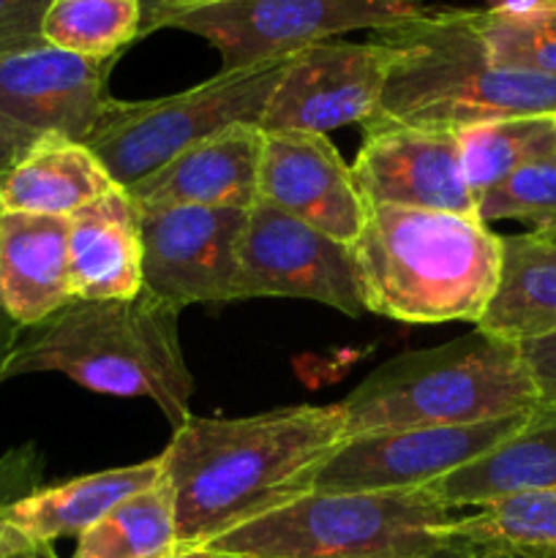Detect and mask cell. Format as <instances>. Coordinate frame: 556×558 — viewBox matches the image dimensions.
<instances>
[{"label":"cell","mask_w":556,"mask_h":558,"mask_svg":"<svg viewBox=\"0 0 556 558\" xmlns=\"http://www.w3.org/2000/svg\"><path fill=\"white\" fill-rule=\"evenodd\" d=\"M478 218L491 221H523L532 232L556 227V156L527 163L510 178L478 196Z\"/></svg>","instance_id":"obj_28"},{"label":"cell","mask_w":556,"mask_h":558,"mask_svg":"<svg viewBox=\"0 0 556 558\" xmlns=\"http://www.w3.org/2000/svg\"><path fill=\"white\" fill-rule=\"evenodd\" d=\"M289 58L218 71L213 80L150 101H109L85 145L114 185L129 189L158 167L232 125H259Z\"/></svg>","instance_id":"obj_7"},{"label":"cell","mask_w":556,"mask_h":558,"mask_svg":"<svg viewBox=\"0 0 556 558\" xmlns=\"http://www.w3.org/2000/svg\"><path fill=\"white\" fill-rule=\"evenodd\" d=\"M543 488H556V401H540L516 434L423 490L458 512Z\"/></svg>","instance_id":"obj_17"},{"label":"cell","mask_w":556,"mask_h":558,"mask_svg":"<svg viewBox=\"0 0 556 558\" xmlns=\"http://www.w3.org/2000/svg\"><path fill=\"white\" fill-rule=\"evenodd\" d=\"M161 480V458H153L134 466L85 474L52 488H36L5 505L3 512L22 534L36 543L52 545L63 537H80L120 501L153 488Z\"/></svg>","instance_id":"obj_21"},{"label":"cell","mask_w":556,"mask_h":558,"mask_svg":"<svg viewBox=\"0 0 556 558\" xmlns=\"http://www.w3.org/2000/svg\"><path fill=\"white\" fill-rule=\"evenodd\" d=\"M240 294L298 298L347 316L365 314L349 245L256 199L240 238Z\"/></svg>","instance_id":"obj_11"},{"label":"cell","mask_w":556,"mask_h":558,"mask_svg":"<svg viewBox=\"0 0 556 558\" xmlns=\"http://www.w3.org/2000/svg\"><path fill=\"white\" fill-rule=\"evenodd\" d=\"M234 207H164L142 213L145 292L172 308L240 303V238Z\"/></svg>","instance_id":"obj_10"},{"label":"cell","mask_w":556,"mask_h":558,"mask_svg":"<svg viewBox=\"0 0 556 558\" xmlns=\"http://www.w3.org/2000/svg\"><path fill=\"white\" fill-rule=\"evenodd\" d=\"M142 213L114 185L69 218V270L74 300H131L142 278Z\"/></svg>","instance_id":"obj_18"},{"label":"cell","mask_w":556,"mask_h":558,"mask_svg":"<svg viewBox=\"0 0 556 558\" xmlns=\"http://www.w3.org/2000/svg\"><path fill=\"white\" fill-rule=\"evenodd\" d=\"M114 189L85 142L49 134L20 153L0 178V213L71 218Z\"/></svg>","instance_id":"obj_20"},{"label":"cell","mask_w":556,"mask_h":558,"mask_svg":"<svg viewBox=\"0 0 556 558\" xmlns=\"http://www.w3.org/2000/svg\"><path fill=\"white\" fill-rule=\"evenodd\" d=\"M363 131L352 178L365 207L478 216L456 134L398 123H368Z\"/></svg>","instance_id":"obj_14"},{"label":"cell","mask_w":556,"mask_h":558,"mask_svg":"<svg viewBox=\"0 0 556 558\" xmlns=\"http://www.w3.org/2000/svg\"><path fill=\"white\" fill-rule=\"evenodd\" d=\"M540 403L521 347L474 327L434 349L403 352L371 371L338 407L347 436L474 425Z\"/></svg>","instance_id":"obj_5"},{"label":"cell","mask_w":556,"mask_h":558,"mask_svg":"<svg viewBox=\"0 0 556 558\" xmlns=\"http://www.w3.org/2000/svg\"><path fill=\"white\" fill-rule=\"evenodd\" d=\"M142 3V36L153 33L156 22L161 20L164 14L174 9H185V5H196V3H210V0H140Z\"/></svg>","instance_id":"obj_33"},{"label":"cell","mask_w":556,"mask_h":558,"mask_svg":"<svg viewBox=\"0 0 556 558\" xmlns=\"http://www.w3.org/2000/svg\"><path fill=\"white\" fill-rule=\"evenodd\" d=\"M38 477L41 458L31 445L0 458V558H58L52 545L36 543L22 534L3 512L5 505L33 494L38 488Z\"/></svg>","instance_id":"obj_29"},{"label":"cell","mask_w":556,"mask_h":558,"mask_svg":"<svg viewBox=\"0 0 556 558\" xmlns=\"http://www.w3.org/2000/svg\"><path fill=\"white\" fill-rule=\"evenodd\" d=\"M534 234H540V238L548 240V243H554V245H556V227H554V229H548V232H534Z\"/></svg>","instance_id":"obj_37"},{"label":"cell","mask_w":556,"mask_h":558,"mask_svg":"<svg viewBox=\"0 0 556 558\" xmlns=\"http://www.w3.org/2000/svg\"><path fill=\"white\" fill-rule=\"evenodd\" d=\"M458 512L425 490L305 494L205 548L238 558H436Z\"/></svg>","instance_id":"obj_6"},{"label":"cell","mask_w":556,"mask_h":558,"mask_svg":"<svg viewBox=\"0 0 556 558\" xmlns=\"http://www.w3.org/2000/svg\"><path fill=\"white\" fill-rule=\"evenodd\" d=\"M112 65L49 44L0 54V142L20 153L49 134L85 142L112 101Z\"/></svg>","instance_id":"obj_12"},{"label":"cell","mask_w":556,"mask_h":558,"mask_svg":"<svg viewBox=\"0 0 556 558\" xmlns=\"http://www.w3.org/2000/svg\"><path fill=\"white\" fill-rule=\"evenodd\" d=\"M436 558H521V556H505V554H491V550H480V548H469V545L458 543L456 548H450L447 554L436 556Z\"/></svg>","instance_id":"obj_34"},{"label":"cell","mask_w":556,"mask_h":558,"mask_svg":"<svg viewBox=\"0 0 556 558\" xmlns=\"http://www.w3.org/2000/svg\"><path fill=\"white\" fill-rule=\"evenodd\" d=\"M425 0H210L164 14L153 33L200 36L221 54V71L292 58L349 31H382L420 16Z\"/></svg>","instance_id":"obj_8"},{"label":"cell","mask_w":556,"mask_h":558,"mask_svg":"<svg viewBox=\"0 0 556 558\" xmlns=\"http://www.w3.org/2000/svg\"><path fill=\"white\" fill-rule=\"evenodd\" d=\"M347 439L338 403L251 417H194L161 452L178 543L205 548L254 518L311 494V474Z\"/></svg>","instance_id":"obj_1"},{"label":"cell","mask_w":556,"mask_h":558,"mask_svg":"<svg viewBox=\"0 0 556 558\" xmlns=\"http://www.w3.org/2000/svg\"><path fill=\"white\" fill-rule=\"evenodd\" d=\"M74 300L69 218L0 213V303L27 330Z\"/></svg>","instance_id":"obj_19"},{"label":"cell","mask_w":556,"mask_h":558,"mask_svg":"<svg viewBox=\"0 0 556 558\" xmlns=\"http://www.w3.org/2000/svg\"><path fill=\"white\" fill-rule=\"evenodd\" d=\"M374 41L387 52V80L371 123L456 134L491 120L556 114V76L494 63L472 9H425L374 31Z\"/></svg>","instance_id":"obj_3"},{"label":"cell","mask_w":556,"mask_h":558,"mask_svg":"<svg viewBox=\"0 0 556 558\" xmlns=\"http://www.w3.org/2000/svg\"><path fill=\"white\" fill-rule=\"evenodd\" d=\"M385 80L387 52L374 38L305 47L283 65L259 129L327 136L343 125H365L379 112Z\"/></svg>","instance_id":"obj_13"},{"label":"cell","mask_w":556,"mask_h":558,"mask_svg":"<svg viewBox=\"0 0 556 558\" xmlns=\"http://www.w3.org/2000/svg\"><path fill=\"white\" fill-rule=\"evenodd\" d=\"M463 178L474 202L516 169L556 156V114L491 120L456 131Z\"/></svg>","instance_id":"obj_23"},{"label":"cell","mask_w":556,"mask_h":558,"mask_svg":"<svg viewBox=\"0 0 556 558\" xmlns=\"http://www.w3.org/2000/svg\"><path fill=\"white\" fill-rule=\"evenodd\" d=\"M349 251L363 308L403 325H478L499 283L501 234L478 216L365 207Z\"/></svg>","instance_id":"obj_2"},{"label":"cell","mask_w":556,"mask_h":558,"mask_svg":"<svg viewBox=\"0 0 556 558\" xmlns=\"http://www.w3.org/2000/svg\"><path fill=\"white\" fill-rule=\"evenodd\" d=\"M259 125H232L207 136L125 189L140 213L164 207H234L249 210L259 191Z\"/></svg>","instance_id":"obj_16"},{"label":"cell","mask_w":556,"mask_h":558,"mask_svg":"<svg viewBox=\"0 0 556 558\" xmlns=\"http://www.w3.org/2000/svg\"><path fill=\"white\" fill-rule=\"evenodd\" d=\"M20 336H22V327L11 319L9 311H5L3 303H0V385L5 381V368H9L11 354H14L16 343H20Z\"/></svg>","instance_id":"obj_32"},{"label":"cell","mask_w":556,"mask_h":558,"mask_svg":"<svg viewBox=\"0 0 556 558\" xmlns=\"http://www.w3.org/2000/svg\"><path fill=\"white\" fill-rule=\"evenodd\" d=\"M52 0H0V54L41 47L44 16Z\"/></svg>","instance_id":"obj_30"},{"label":"cell","mask_w":556,"mask_h":558,"mask_svg":"<svg viewBox=\"0 0 556 558\" xmlns=\"http://www.w3.org/2000/svg\"><path fill=\"white\" fill-rule=\"evenodd\" d=\"M44 41L93 60H118L142 38L140 0H52L44 16Z\"/></svg>","instance_id":"obj_27"},{"label":"cell","mask_w":556,"mask_h":558,"mask_svg":"<svg viewBox=\"0 0 556 558\" xmlns=\"http://www.w3.org/2000/svg\"><path fill=\"white\" fill-rule=\"evenodd\" d=\"M452 539L469 548L521 558H556V488L532 490L458 515Z\"/></svg>","instance_id":"obj_25"},{"label":"cell","mask_w":556,"mask_h":558,"mask_svg":"<svg viewBox=\"0 0 556 558\" xmlns=\"http://www.w3.org/2000/svg\"><path fill=\"white\" fill-rule=\"evenodd\" d=\"M262 163L256 199L352 245L365 221V202L352 167L327 136L303 131H262Z\"/></svg>","instance_id":"obj_15"},{"label":"cell","mask_w":556,"mask_h":558,"mask_svg":"<svg viewBox=\"0 0 556 558\" xmlns=\"http://www.w3.org/2000/svg\"><path fill=\"white\" fill-rule=\"evenodd\" d=\"M532 412V409H529ZM529 412L474 425L376 430L347 436L311 474V494L423 490L516 434Z\"/></svg>","instance_id":"obj_9"},{"label":"cell","mask_w":556,"mask_h":558,"mask_svg":"<svg viewBox=\"0 0 556 558\" xmlns=\"http://www.w3.org/2000/svg\"><path fill=\"white\" fill-rule=\"evenodd\" d=\"M518 347L537 387L540 401H556V332L537 341L518 343Z\"/></svg>","instance_id":"obj_31"},{"label":"cell","mask_w":556,"mask_h":558,"mask_svg":"<svg viewBox=\"0 0 556 558\" xmlns=\"http://www.w3.org/2000/svg\"><path fill=\"white\" fill-rule=\"evenodd\" d=\"M16 158H20V150H14V147H9L5 142H0V178L9 172V167L16 161Z\"/></svg>","instance_id":"obj_36"},{"label":"cell","mask_w":556,"mask_h":558,"mask_svg":"<svg viewBox=\"0 0 556 558\" xmlns=\"http://www.w3.org/2000/svg\"><path fill=\"white\" fill-rule=\"evenodd\" d=\"M180 311L142 289L131 300H71L22 330L5 379L63 374L90 392L150 398L180 428L191 417L194 374L180 349Z\"/></svg>","instance_id":"obj_4"},{"label":"cell","mask_w":556,"mask_h":558,"mask_svg":"<svg viewBox=\"0 0 556 558\" xmlns=\"http://www.w3.org/2000/svg\"><path fill=\"white\" fill-rule=\"evenodd\" d=\"M174 501L167 480L120 501L85 534L71 558H164L178 550Z\"/></svg>","instance_id":"obj_24"},{"label":"cell","mask_w":556,"mask_h":558,"mask_svg":"<svg viewBox=\"0 0 556 558\" xmlns=\"http://www.w3.org/2000/svg\"><path fill=\"white\" fill-rule=\"evenodd\" d=\"M478 330L512 343L556 332V245L540 234H501L499 283Z\"/></svg>","instance_id":"obj_22"},{"label":"cell","mask_w":556,"mask_h":558,"mask_svg":"<svg viewBox=\"0 0 556 558\" xmlns=\"http://www.w3.org/2000/svg\"><path fill=\"white\" fill-rule=\"evenodd\" d=\"M472 25L494 63L556 76V0H505L472 9Z\"/></svg>","instance_id":"obj_26"},{"label":"cell","mask_w":556,"mask_h":558,"mask_svg":"<svg viewBox=\"0 0 556 558\" xmlns=\"http://www.w3.org/2000/svg\"><path fill=\"white\" fill-rule=\"evenodd\" d=\"M164 558H238V556L221 554V550H213V548H185V545H180L178 550H172V554Z\"/></svg>","instance_id":"obj_35"}]
</instances>
